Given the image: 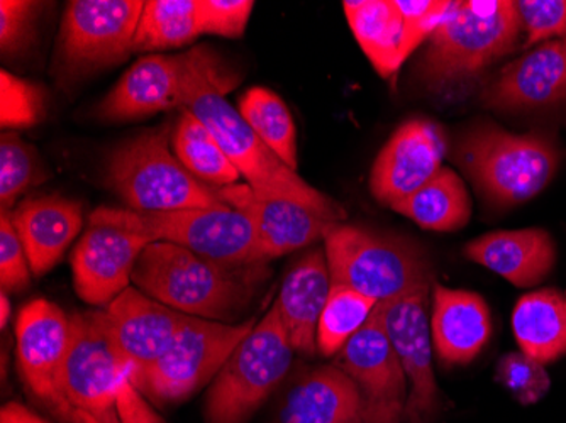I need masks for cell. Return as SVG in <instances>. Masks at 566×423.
Listing matches in <instances>:
<instances>
[{
  "label": "cell",
  "instance_id": "cell-15",
  "mask_svg": "<svg viewBox=\"0 0 566 423\" xmlns=\"http://www.w3.org/2000/svg\"><path fill=\"white\" fill-rule=\"evenodd\" d=\"M429 294L431 288H422L389 304H378L385 332L409 381V399L403 419L407 423H429L440 403L432 369Z\"/></svg>",
  "mask_w": 566,
  "mask_h": 423
},
{
  "label": "cell",
  "instance_id": "cell-16",
  "mask_svg": "<svg viewBox=\"0 0 566 423\" xmlns=\"http://www.w3.org/2000/svg\"><path fill=\"white\" fill-rule=\"evenodd\" d=\"M448 142L429 119H410L390 136L370 173L371 195L392 209L422 189L443 168Z\"/></svg>",
  "mask_w": 566,
  "mask_h": 423
},
{
  "label": "cell",
  "instance_id": "cell-41",
  "mask_svg": "<svg viewBox=\"0 0 566 423\" xmlns=\"http://www.w3.org/2000/svg\"><path fill=\"white\" fill-rule=\"evenodd\" d=\"M116 410L120 423H165L133 383L132 374H126L117 388Z\"/></svg>",
  "mask_w": 566,
  "mask_h": 423
},
{
  "label": "cell",
  "instance_id": "cell-1",
  "mask_svg": "<svg viewBox=\"0 0 566 423\" xmlns=\"http://www.w3.org/2000/svg\"><path fill=\"white\" fill-rule=\"evenodd\" d=\"M178 56L180 109L189 110L211 130L251 189L263 195L298 203L331 221H345V209L283 163L251 129L240 110L229 104L226 92L231 84L222 75L209 47H192Z\"/></svg>",
  "mask_w": 566,
  "mask_h": 423
},
{
  "label": "cell",
  "instance_id": "cell-27",
  "mask_svg": "<svg viewBox=\"0 0 566 423\" xmlns=\"http://www.w3.org/2000/svg\"><path fill=\"white\" fill-rule=\"evenodd\" d=\"M512 332L521 352L542 362L566 355V298L556 288L523 295L512 310Z\"/></svg>",
  "mask_w": 566,
  "mask_h": 423
},
{
  "label": "cell",
  "instance_id": "cell-38",
  "mask_svg": "<svg viewBox=\"0 0 566 423\" xmlns=\"http://www.w3.org/2000/svg\"><path fill=\"white\" fill-rule=\"evenodd\" d=\"M253 9L251 0H197L200 34L241 38Z\"/></svg>",
  "mask_w": 566,
  "mask_h": 423
},
{
  "label": "cell",
  "instance_id": "cell-28",
  "mask_svg": "<svg viewBox=\"0 0 566 423\" xmlns=\"http://www.w3.org/2000/svg\"><path fill=\"white\" fill-rule=\"evenodd\" d=\"M392 210L426 231L454 232L472 218V202L465 183L451 168H441L428 183Z\"/></svg>",
  "mask_w": 566,
  "mask_h": 423
},
{
  "label": "cell",
  "instance_id": "cell-34",
  "mask_svg": "<svg viewBox=\"0 0 566 423\" xmlns=\"http://www.w3.org/2000/svg\"><path fill=\"white\" fill-rule=\"evenodd\" d=\"M0 124L4 129H30L43 120L44 98L31 82L2 70L0 73Z\"/></svg>",
  "mask_w": 566,
  "mask_h": 423
},
{
  "label": "cell",
  "instance_id": "cell-13",
  "mask_svg": "<svg viewBox=\"0 0 566 423\" xmlns=\"http://www.w3.org/2000/svg\"><path fill=\"white\" fill-rule=\"evenodd\" d=\"M69 352L62 390L70 409L102 412L116 406L117 388L132 366L116 348L102 311L70 317Z\"/></svg>",
  "mask_w": 566,
  "mask_h": 423
},
{
  "label": "cell",
  "instance_id": "cell-43",
  "mask_svg": "<svg viewBox=\"0 0 566 423\" xmlns=\"http://www.w3.org/2000/svg\"><path fill=\"white\" fill-rule=\"evenodd\" d=\"M65 423H120L116 406L102 410V412H88V410L72 409Z\"/></svg>",
  "mask_w": 566,
  "mask_h": 423
},
{
  "label": "cell",
  "instance_id": "cell-14",
  "mask_svg": "<svg viewBox=\"0 0 566 423\" xmlns=\"http://www.w3.org/2000/svg\"><path fill=\"white\" fill-rule=\"evenodd\" d=\"M70 332L69 315L44 298L22 307L15 322V348L22 381L63 423L72 410L62 390Z\"/></svg>",
  "mask_w": 566,
  "mask_h": 423
},
{
  "label": "cell",
  "instance_id": "cell-6",
  "mask_svg": "<svg viewBox=\"0 0 566 423\" xmlns=\"http://www.w3.org/2000/svg\"><path fill=\"white\" fill-rule=\"evenodd\" d=\"M333 286L389 304L431 288L432 268L416 244L356 225L339 224L324 240Z\"/></svg>",
  "mask_w": 566,
  "mask_h": 423
},
{
  "label": "cell",
  "instance_id": "cell-39",
  "mask_svg": "<svg viewBox=\"0 0 566 423\" xmlns=\"http://www.w3.org/2000/svg\"><path fill=\"white\" fill-rule=\"evenodd\" d=\"M31 266L24 244L15 231L11 212L0 215V283L6 292H19L30 285Z\"/></svg>",
  "mask_w": 566,
  "mask_h": 423
},
{
  "label": "cell",
  "instance_id": "cell-12",
  "mask_svg": "<svg viewBox=\"0 0 566 423\" xmlns=\"http://www.w3.org/2000/svg\"><path fill=\"white\" fill-rule=\"evenodd\" d=\"M361 396V423H402L406 419L409 381L396 349L385 332L381 308L346 343L336 362Z\"/></svg>",
  "mask_w": 566,
  "mask_h": 423
},
{
  "label": "cell",
  "instance_id": "cell-5",
  "mask_svg": "<svg viewBox=\"0 0 566 423\" xmlns=\"http://www.w3.org/2000/svg\"><path fill=\"white\" fill-rule=\"evenodd\" d=\"M170 127L148 130L117 146L106 167V183L142 214L224 205L218 189L193 177L170 149Z\"/></svg>",
  "mask_w": 566,
  "mask_h": 423
},
{
  "label": "cell",
  "instance_id": "cell-40",
  "mask_svg": "<svg viewBox=\"0 0 566 423\" xmlns=\"http://www.w3.org/2000/svg\"><path fill=\"white\" fill-rule=\"evenodd\" d=\"M406 22L410 53L421 46L441 24L453 2L448 0H396Z\"/></svg>",
  "mask_w": 566,
  "mask_h": 423
},
{
  "label": "cell",
  "instance_id": "cell-42",
  "mask_svg": "<svg viewBox=\"0 0 566 423\" xmlns=\"http://www.w3.org/2000/svg\"><path fill=\"white\" fill-rule=\"evenodd\" d=\"M0 423H50L28 406L18 402L8 403L0 412Z\"/></svg>",
  "mask_w": 566,
  "mask_h": 423
},
{
  "label": "cell",
  "instance_id": "cell-35",
  "mask_svg": "<svg viewBox=\"0 0 566 423\" xmlns=\"http://www.w3.org/2000/svg\"><path fill=\"white\" fill-rule=\"evenodd\" d=\"M495 380L523 405L539 402L552 387L545 366L521 351L509 352L499 361Z\"/></svg>",
  "mask_w": 566,
  "mask_h": 423
},
{
  "label": "cell",
  "instance_id": "cell-32",
  "mask_svg": "<svg viewBox=\"0 0 566 423\" xmlns=\"http://www.w3.org/2000/svg\"><path fill=\"white\" fill-rule=\"evenodd\" d=\"M377 302L346 286H331L329 298L317 324V351L324 358L338 356L368 322Z\"/></svg>",
  "mask_w": 566,
  "mask_h": 423
},
{
  "label": "cell",
  "instance_id": "cell-9",
  "mask_svg": "<svg viewBox=\"0 0 566 423\" xmlns=\"http://www.w3.org/2000/svg\"><path fill=\"white\" fill-rule=\"evenodd\" d=\"M119 214L149 243L177 244L228 268L265 264L259 261V240L253 222L228 203L157 214L119 209Z\"/></svg>",
  "mask_w": 566,
  "mask_h": 423
},
{
  "label": "cell",
  "instance_id": "cell-44",
  "mask_svg": "<svg viewBox=\"0 0 566 423\" xmlns=\"http://www.w3.org/2000/svg\"><path fill=\"white\" fill-rule=\"evenodd\" d=\"M9 319H11V302H9L8 292H0V327L6 330Z\"/></svg>",
  "mask_w": 566,
  "mask_h": 423
},
{
  "label": "cell",
  "instance_id": "cell-19",
  "mask_svg": "<svg viewBox=\"0 0 566 423\" xmlns=\"http://www.w3.org/2000/svg\"><path fill=\"white\" fill-rule=\"evenodd\" d=\"M566 97V40H552L507 63L483 92V104L497 110L545 107Z\"/></svg>",
  "mask_w": 566,
  "mask_h": 423
},
{
  "label": "cell",
  "instance_id": "cell-25",
  "mask_svg": "<svg viewBox=\"0 0 566 423\" xmlns=\"http://www.w3.org/2000/svg\"><path fill=\"white\" fill-rule=\"evenodd\" d=\"M280 423H361V396L338 366L305 374L283 400Z\"/></svg>",
  "mask_w": 566,
  "mask_h": 423
},
{
  "label": "cell",
  "instance_id": "cell-26",
  "mask_svg": "<svg viewBox=\"0 0 566 423\" xmlns=\"http://www.w3.org/2000/svg\"><path fill=\"white\" fill-rule=\"evenodd\" d=\"M346 18L378 75L394 78L412 53L396 0H346Z\"/></svg>",
  "mask_w": 566,
  "mask_h": 423
},
{
  "label": "cell",
  "instance_id": "cell-17",
  "mask_svg": "<svg viewBox=\"0 0 566 423\" xmlns=\"http://www.w3.org/2000/svg\"><path fill=\"white\" fill-rule=\"evenodd\" d=\"M222 202L251 219L259 240V261L270 263L275 257L294 253L326 240L329 232L343 222L316 214L298 203L263 195L248 183L218 189Z\"/></svg>",
  "mask_w": 566,
  "mask_h": 423
},
{
  "label": "cell",
  "instance_id": "cell-2",
  "mask_svg": "<svg viewBox=\"0 0 566 423\" xmlns=\"http://www.w3.org/2000/svg\"><path fill=\"white\" fill-rule=\"evenodd\" d=\"M266 275V264L228 268L187 247L151 243L139 256L132 282L143 294L180 314L233 324Z\"/></svg>",
  "mask_w": 566,
  "mask_h": 423
},
{
  "label": "cell",
  "instance_id": "cell-10",
  "mask_svg": "<svg viewBox=\"0 0 566 423\" xmlns=\"http://www.w3.org/2000/svg\"><path fill=\"white\" fill-rule=\"evenodd\" d=\"M143 8V0L69 2L59 38L62 75L78 78L129 59Z\"/></svg>",
  "mask_w": 566,
  "mask_h": 423
},
{
  "label": "cell",
  "instance_id": "cell-21",
  "mask_svg": "<svg viewBox=\"0 0 566 423\" xmlns=\"http://www.w3.org/2000/svg\"><path fill=\"white\" fill-rule=\"evenodd\" d=\"M463 253L517 288L539 285L556 263L555 241L539 228L489 232L470 241Z\"/></svg>",
  "mask_w": 566,
  "mask_h": 423
},
{
  "label": "cell",
  "instance_id": "cell-22",
  "mask_svg": "<svg viewBox=\"0 0 566 423\" xmlns=\"http://www.w3.org/2000/svg\"><path fill=\"white\" fill-rule=\"evenodd\" d=\"M331 286L326 251L314 247L292 264L275 302L292 348L308 358L317 351V324L329 298Z\"/></svg>",
  "mask_w": 566,
  "mask_h": 423
},
{
  "label": "cell",
  "instance_id": "cell-11",
  "mask_svg": "<svg viewBox=\"0 0 566 423\" xmlns=\"http://www.w3.org/2000/svg\"><path fill=\"white\" fill-rule=\"evenodd\" d=\"M148 244L120 219L119 209L95 210L72 254L76 295L91 305H109L129 288L133 269Z\"/></svg>",
  "mask_w": 566,
  "mask_h": 423
},
{
  "label": "cell",
  "instance_id": "cell-20",
  "mask_svg": "<svg viewBox=\"0 0 566 423\" xmlns=\"http://www.w3.org/2000/svg\"><path fill=\"white\" fill-rule=\"evenodd\" d=\"M491 336V310L479 294L432 285L431 337L441 362L469 364Z\"/></svg>",
  "mask_w": 566,
  "mask_h": 423
},
{
  "label": "cell",
  "instance_id": "cell-4",
  "mask_svg": "<svg viewBox=\"0 0 566 423\" xmlns=\"http://www.w3.org/2000/svg\"><path fill=\"white\" fill-rule=\"evenodd\" d=\"M454 161L486 202L509 209L534 199L552 183L559 151L542 133L514 135L485 123L458 139Z\"/></svg>",
  "mask_w": 566,
  "mask_h": 423
},
{
  "label": "cell",
  "instance_id": "cell-23",
  "mask_svg": "<svg viewBox=\"0 0 566 423\" xmlns=\"http://www.w3.org/2000/svg\"><path fill=\"white\" fill-rule=\"evenodd\" d=\"M180 109V56L148 55L124 73L98 104L106 120H138Z\"/></svg>",
  "mask_w": 566,
  "mask_h": 423
},
{
  "label": "cell",
  "instance_id": "cell-30",
  "mask_svg": "<svg viewBox=\"0 0 566 423\" xmlns=\"http://www.w3.org/2000/svg\"><path fill=\"white\" fill-rule=\"evenodd\" d=\"M238 110L280 160L297 171V130L287 104L269 88L253 87L244 92Z\"/></svg>",
  "mask_w": 566,
  "mask_h": 423
},
{
  "label": "cell",
  "instance_id": "cell-8",
  "mask_svg": "<svg viewBox=\"0 0 566 423\" xmlns=\"http://www.w3.org/2000/svg\"><path fill=\"white\" fill-rule=\"evenodd\" d=\"M256 324V319L222 324L189 317L167 352L133 377V383L157 403L186 402L214 381L238 343Z\"/></svg>",
  "mask_w": 566,
  "mask_h": 423
},
{
  "label": "cell",
  "instance_id": "cell-45",
  "mask_svg": "<svg viewBox=\"0 0 566 423\" xmlns=\"http://www.w3.org/2000/svg\"><path fill=\"white\" fill-rule=\"evenodd\" d=\"M565 298H566V294H565Z\"/></svg>",
  "mask_w": 566,
  "mask_h": 423
},
{
  "label": "cell",
  "instance_id": "cell-36",
  "mask_svg": "<svg viewBox=\"0 0 566 423\" xmlns=\"http://www.w3.org/2000/svg\"><path fill=\"white\" fill-rule=\"evenodd\" d=\"M516 6L527 34L524 47L566 40V0H521Z\"/></svg>",
  "mask_w": 566,
  "mask_h": 423
},
{
  "label": "cell",
  "instance_id": "cell-18",
  "mask_svg": "<svg viewBox=\"0 0 566 423\" xmlns=\"http://www.w3.org/2000/svg\"><path fill=\"white\" fill-rule=\"evenodd\" d=\"M102 317L116 348L132 366L133 378L167 352L190 315L129 286L102 310Z\"/></svg>",
  "mask_w": 566,
  "mask_h": 423
},
{
  "label": "cell",
  "instance_id": "cell-3",
  "mask_svg": "<svg viewBox=\"0 0 566 423\" xmlns=\"http://www.w3.org/2000/svg\"><path fill=\"white\" fill-rule=\"evenodd\" d=\"M523 24L516 2H453L429 38L421 60L422 81L432 91L465 84L516 47Z\"/></svg>",
  "mask_w": 566,
  "mask_h": 423
},
{
  "label": "cell",
  "instance_id": "cell-31",
  "mask_svg": "<svg viewBox=\"0 0 566 423\" xmlns=\"http://www.w3.org/2000/svg\"><path fill=\"white\" fill-rule=\"evenodd\" d=\"M200 36L197 0H148L135 36V51L174 50Z\"/></svg>",
  "mask_w": 566,
  "mask_h": 423
},
{
  "label": "cell",
  "instance_id": "cell-37",
  "mask_svg": "<svg viewBox=\"0 0 566 423\" xmlns=\"http://www.w3.org/2000/svg\"><path fill=\"white\" fill-rule=\"evenodd\" d=\"M41 4L30 0L0 2V46L4 55H19L36 38V18Z\"/></svg>",
  "mask_w": 566,
  "mask_h": 423
},
{
  "label": "cell",
  "instance_id": "cell-29",
  "mask_svg": "<svg viewBox=\"0 0 566 423\" xmlns=\"http://www.w3.org/2000/svg\"><path fill=\"white\" fill-rule=\"evenodd\" d=\"M182 110L171 135L178 160L193 177L212 189H226L240 181L241 173L229 160L211 130L189 110Z\"/></svg>",
  "mask_w": 566,
  "mask_h": 423
},
{
  "label": "cell",
  "instance_id": "cell-24",
  "mask_svg": "<svg viewBox=\"0 0 566 423\" xmlns=\"http://www.w3.org/2000/svg\"><path fill=\"white\" fill-rule=\"evenodd\" d=\"M24 244L33 275L55 268L82 229V205L65 197L50 195L22 202L11 214Z\"/></svg>",
  "mask_w": 566,
  "mask_h": 423
},
{
  "label": "cell",
  "instance_id": "cell-7",
  "mask_svg": "<svg viewBox=\"0 0 566 423\" xmlns=\"http://www.w3.org/2000/svg\"><path fill=\"white\" fill-rule=\"evenodd\" d=\"M276 304L238 343L206 399L208 423H244L287 377L294 359Z\"/></svg>",
  "mask_w": 566,
  "mask_h": 423
},
{
  "label": "cell",
  "instance_id": "cell-33",
  "mask_svg": "<svg viewBox=\"0 0 566 423\" xmlns=\"http://www.w3.org/2000/svg\"><path fill=\"white\" fill-rule=\"evenodd\" d=\"M46 173L33 146L14 133L0 138V202L9 210L19 195L34 184L43 183Z\"/></svg>",
  "mask_w": 566,
  "mask_h": 423
}]
</instances>
